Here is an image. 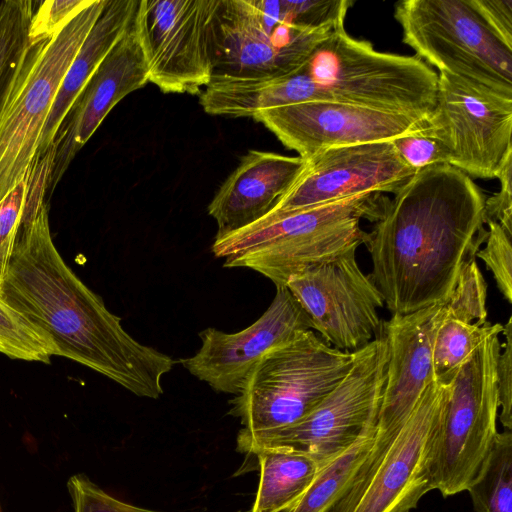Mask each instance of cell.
<instances>
[{
	"mask_svg": "<svg viewBox=\"0 0 512 512\" xmlns=\"http://www.w3.org/2000/svg\"><path fill=\"white\" fill-rule=\"evenodd\" d=\"M46 188L29 189L0 299L47 340L53 356L84 365L138 397L158 399L176 361L134 339L65 263L51 237Z\"/></svg>",
	"mask_w": 512,
	"mask_h": 512,
	"instance_id": "cell-1",
	"label": "cell"
},
{
	"mask_svg": "<svg viewBox=\"0 0 512 512\" xmlns=\"http://www.w3.org/2000/svg\"><path fill=\"white\" fill-rule=\"evenodd\" d=\"M485 195L450 164L417 171L386 199L366 233L369 275L392 314H408L451 294L462 265L487 238Z\"/></svg>",
	"mask_w": 512,
	"mask_h": 512,
	"instance_id": "cell-2",
	"label": "cell"
},
{
	"mask_svg": "<svg viewBox=\"0 0 512 512\" xmlns=\"http://www.w3.org/2000/svg\"><path fill=\"white\" fill-rule=\"evenodd\" d=\"M386 197L364 193L289 212H270L232 233L215 237L211 250L228 268L254 270L286 286L293 275L364 244L360 220L377 221Z\"/></svg>",
	"mask_w": 512,
	"mask_h": 512,
	"instance_id": "cell-3",
	"label": "cell"
},
{
	"mask_svg": "<svg viewBox=\"0 0 512 512\" xmlns=\"http://www.w3.org/2000/svg\"><path fill=\"white\" fill-rule=\"evenodd\" d=\"M296 77L300 103L331 102L426 121L438 74L417 56L380 52L336 27L311 52Z\"/></svg>",
	"mask_w": 512,
	"mask_h": 512,
	"instance_id": "cell-4",
	"label": "cell"
},
{
	"mask_svg": "<svg viewBox=\"0 0 512 512\" xmlns=\"http://www.w3.org/2000/svg\"><path fill=\"white\" fill-rule=\"evenodd\" d=\"M353 352L341 351L313 330L267 352L229 403L243 434L288 427L309 414L347 375Z\"/></svg>",
	"mask_w": 512,
	"mask_h": 512,
	"instance_id": "cell-5",
	"label": "cell"
},
{
	"mask_svg": "<svg viewBox=\"0 0 512 512\" xmlns=\"http://www.w3.org/2000/svg\"><path fill=\"white\" fill-rule=\"evenodd\" d=\"M450 392L451 383L430 382L391 441L383 447L372 446L330 512H409L416 508L434 490L433 448Z\"/></svg>",
	"mask_w": 512,
	"mask_h": 512,
	"instance_id": "cell-6",
	"label": "cell"
},
{
	"mask_svg": "<svg viewBox=\"0 0 512 512\" xmlns=\"http://www.w3.org/2000/svg\"><path fill=\"white\" fill-rule=\"evenodd\" d=\"M394 17L421 60L512 97V47L487 25L472 0H404Z\"/></svg>",
	"mask_w": 512,
	"mask_h": 512,
	"instance_id": "cell-7",
	"label": "cell"
},
{
	"mask_svg": "<svg viewBox=\"0 0 512 512\" xmlns=\"http://www.w3.org/2000/svg\"><path fill=\"white\" fill-rule=\"evenodd\" d=\"M353 354L347 375L309 414L278 430L239 432L237 450L249 455L262 448H289L311 455L323 467L375 428L386 379V340L382 335Z\"/></svg>",
	"mask_w": 512,
	"mask_h": 512,
	"instance_id": "cell-8",
	"label": "cell"
},
{
	"mask_svg": "<svg viewBox=\"0 0 512 512\" xmlns=\"http://www.w3.org/2000/svg\"><path fill=\"white\" fill-rule=\"evenodd\" d=\"M91 0L52 38L30 44L24 69L0 118V201L26 176L61 82L101 14Z\"/></svg>",
	"mask_w": 512,
	"mask_h": 512,
	"instance_id": "cell-9",
	"label": "cell"
},
{
	"mask_svg": "<svg viewBox=\"0 0 512 512\" xmlns=\"http://www.w3.org/2000/svg\"><path fill=\"white\" fill-rule=\"evenodd\" d=\"M500 353L499 334L488 337L451 382L432 456L433 487L443 497L467 490L498 433Z\"/></svg>",
	"mask_w": 512,
	"mask_h": 512,
	"instance_id": "cell-10",
	"label": "cell"
},
{
	"mask_svg": "<svg viewBox=\"0 0 512 512\" xmlns=\"http://www.w3.org/2000/svg\"><path fill=\"white\" fill-rule=\"evenodd\" d=\"M424 129L441 143L448 164L470 177L496 178L512 153V97L440 72Z\"/></svg>",
	"mask_w": 512,
	"mask_h": 512,
	"instance_id": "cell-11",
	"label": "cell"
},
{
	"mask_svg": "<svg viewBox=\"0 0 512 512\" xmlns=\"http://www.w3.org/2000/svg\"><path fill=\"white\" fill-rule=\"evenodd\" d=\"M219 0H141L134 28L149 82L164 93H200L212 77Z\"/></svg>",
	"mask_w": 512,
	"mask_h": 512,
	"instance_id": "cell-12",
	"label": "cell"
},
{
	"mask_svg": "<svg viewBox=\"0 0 512 512\" xmlns=\"http://www.w3.org/2000/svg\"><path fill=\"white\" fill-rule=\"evenodd\" d=\"M356 249L293 275L286 287L312 321L313 330L341 351L369 344L380 327L384 300L356 261Z\"/></svg>",
	"mask_w": 512,
	"mask_h": 512,
	"instance_id": "cell-13",
	"label": "cell"
},
{
	"mask_svg": "<svg viewBox=\"0 0 512 512\" xmlns=\"http://www.w3.org/2000/svg\"><path fill=\"white\" fill-rule=\"evenodd\" d=\"M307 330H313L311 319L289 289L280 286L254 323L235 333L212 327L201 331L199 350L179 362L214 391L237 395L249 371L267 352Z\"/></svg>",
	"mask_w": 512,
	"mask_h": 512,
	"instance_id": "cell-14",
	"label": "cell"
},
{
	"mask_svg": "<svg viewBox=\"0 0 512 512\" xmlns=\"http://www.w3.org/2000/svg\"><path fill=\"white\" fill-rule=\"evenodd\" d=\"M252 118L303 159L328 148L392 141L424 128L426 123L407 115L331 102L278 106Z\"/></svg>",
	"mask_w": 512,
	"mask_h": 512,
	"instance_id": "cell-15",
	"label": "cell"
},
{
	"mask_svg": "<svg viewBox=\"0 0 512 512\" xmlns=\"http://www.w3.org/2000/svg\"><path fill=\"white\" fill-rule=\"evenodd\" d=\"M305 161L300 176L271 212L299 210L364 193L395 194L416 173L391 141L328 148Z\"/></svg>",
	"mask_w": 512,
	"mask_h": 512,
	"instance_id": "cell-16",
	"label": "cell"
},
{
	"mask_svg": "<svg viewBox=\"0 0 512 512\" xmlns=\"http://www.w3.org/2000/svg\"><path fill=\"white\" fill-rule=\"evenodd\" d=\"M445 319L443 302L404 315L392 314L384 323L386 379L374 446L382 447L391 441L434 380L433 345Z\"/></svg>",
	"mask_w": 512,
	"mask_h": 512,
	"instance_id": "cell-17",
	"label": "cell"
},
{
	"mask_svg": "<svg viewBox=\"0 0 512 512\" xmlns=\"http://www.w3.org/2000/svg\"><path fill=\"white\" fill-rule=\"evenodd\" d=\"M148 82V67L132 21L89 78L59 127L51 147L47 194L53 192L76 154L113 107Z\"/></svg>",
	"mask_w": 512,
	"mask_h": 512,
	"instance_id": "cell-18",
	"label": "cell"
},
{
	"mask_svg": "<svg viewBox=\"0 0 512 512\" xmlns=\"http://www.w3.org/2000/svg\"><path fill=\"white\" fill-rule=\"evenodd\" d=\"M300 156L249 150L208 205L220 237L244 228L271 212L305 166Z\"/></svg>",
	"mask_w": 512,
	"mask_h": 512,
	"instance_id": "cell-19",
	"label": "cell"
},
{
	"mask_svg": "<svg viewBox=\"0 0 512 512\" xmlns=\"http://www.w3.org/2000/svg\"><path fill=\"white\" fill-rule=\"evenodd\" d=\"M137 0H106L61 82L43 127L35 159L45 157L60 125L83 87L134 19ZM34 159V160H35Z\"/></svg>",
	"mask_w": 512,
	"mask_h": 512,
	"instance_id": "cell-20",
	"label": "cell"
},
{
	"mask_svg": "<svg viewBox=\"0 0 512 512\" xmlns=\"http://www.w3.org/2000/svg\"><path fill=\"white\" fill-rule=\"evenodd\" d=\"M259 483L250 512H291L322 468L311 455L289 448H262Z\"/></svg>",
	"mask_w": 512,
	"mask_h": 512,
	"instance_id": "cell-21",
	"label": "cell"
},
{
	"mask_svg": "<svg viewBox=\"0 0 512 512\" xmlns=\"http://www.w3.org/2000/svg\"><path fill=\"white\" fill-rule=\"evenodd\" d=\"M376 427L323 466L291 512H330L352 483L375 439Z\"/></svg>",
	"mask_w": 512,
	"mask_h": 512,
	"instance_id": "cell-22",
	"label": "cell"
},
{
	"mask_svg": "<svg viewBox=\"0 0 512 512\" xmlns=\"http://www.w3.org/2000/svg\"><path fill=\"white\" fill-rule=\"evenodd\" d=\"M35 5L32 0L0 2V118L25 66Z\"/></svg>",
	"mask_w": 512,
	"mask_h": 512,
	"instance_id": "cell-23",
	"label": "cell"
},
{
	"mask_svg": "<svg viewBox=\"0 0 512 512\" xmlns=\"http://www.w3.org/2000/svg\"><path fill=\"white\" fill-rule=\"evenodd\" d=\"M475 512H512V432H498L467 488Z\"/></svg>",
	"mask_w": 512,
	"mask_h": 512,
	"instance_id": "cell-24",
	"label": "cell"
},
{
	"mask_svg": "<svg viewBox=\"0 0 512 512\" xmlns=\"http://www.w3.org/2000/svg\"><path fill=\"white\" fill-rule=\"evenodd\" d=\"M502 331L503 325L500 323L467 324L446 318L436 333L433 345L434 380L451 383L458 369L478 346L488 337Z\"/></svg>",
	"mask_w": 512,
	"mask_h": 512,
	"instance_id": "cell-25",
	"label": "cell"
},
{
	"mask_svg": "<svg viewBox=\"0 0 512 512\" xmlns=\"http://www.w3.org/2000/svg\"><path fill=\"white\" fill-rule=\"evenodd\" d=\"M0 352L13 359L49 363L52 348L18 311L0 299Z\"/></svg>",
	"mask_w": 512,
	"mask_h": 512,
	"instance_id": "cell-26",
	"label": "cell"
},
{
	"mask_svg": "<svg viewBox=\"0 0 512 512\" xmlns=\"http://www.w3.org/2000/svg\"><path fill=\"white\" fill-rule=\"evenodd\" d=\"M487 284L475 261L470 257L462 265L454 288L444 302L446 318L467 324L486 322Z\"/></svg>",
	"mask_w": 512,
	"mask_h": 512,
	"instance_id": "cell-27",
	"label": "cell"
},
{
	"mask_svg": "<svg viewBox=\"0 0 512 512\" xmlns=\"http://www.w3.org/2000/svg\"><path fill=\"white\" fill-rule=\"evenodd\" d=\"M30 173L0 201V286L7 272L22 223L30 188Z\"/></svg>",
	"mask_w": 512,
	"mask_h": 512,
	"instance_id": "cell-28",
	"label": "cell"
},
{
	"mask_svg": "<svg viewBox=\"0 0 512 512\" xmlns=\"http://www.w3.org/2000/svg\"><path fill=\"white\" fill-rule=\"evenodd\" d=\"M486 246L476 256L483 260L496 281L503 297L512 302V246L511 237L494 221H488Z\"/></svg>",
	"mask_w": 512,
	"mask_h": 512,
	"instance_id": "cell-29",
	"label": "cell"
},
{
	"mask_svg": "<svg viewBox=\"0 0 512 512\" xmlns=\"http://www.w3.org/2000/svg\"><path fill=\"white\" fill-rule=\"evenodd\" d=\"M67 489L74 512H162L123 502L81 473L68 479Z\"/></svg>",
	"mask_w": 512,
	"mask_h": 512,
	"instance_id": "cell-30",
	"label": "cell"
},
{
	"mask_svg": "<svg viewBox=\"0 0 512 512\" xmlns=\"http://www.w3.org/2000/svg\"><path fill=\"white\" fill-rule=\"evenodd\" d=\"M91 0H47L36 8L30 23V44L52 38L74 15Z\"/></svg>",
	"mask_w": 512,
	"mask_h": 512,
	"instance_id": "cell-31",
	"label": "cell"
},
{
	"mask_svg": "<svg viewBox=\"0 0 512 512\" xmlns=\"http://www.w3.org/2000/svg\"><path fill=\"white\" fill-rule=\"evenodd\" d=\"M391 142L400 158L416 172L429 166L448 164L445 149L424 128L397 137Z\"/></svg>",
	"mask_w": 512,
	"mask_h": 512,
	"instance_id": "cell-32",
	"label": "cell"
},
{
	"mask_svg": "<svg viewBox=\"0 0 512 512\" xmlns=\"http://www.w3.org/2000/svg\"><path fill=\"white\" fill-rule=\"evenodd\" d=\"M496 178L501 183L500 190L485 200V224L497 222L512 236V153L503 161Z\"/></svg>",
	"mask_w": 512,
	"mask_h": 512,
	"instance_id": "cell-33",
	"label": "cell"
},
{
	"mask_svg": "<svg viewBox=\"0 0 512 512\" xmlns=\"http://www.w3.org/2000/svg\"><path fill=\"white\" fill-rule=\"evenodd\" d=\"M503 334L506 341L504 351L500 353L497 364L498 373V396L500 414L498 415L501 424L506 430L512 429V318L509 317L503 326Z\"/></svg>",
	"mask_w": 512,
	"mask_h": 512,
	"instance_id": "cell-34",
	"label": "cell"
},
{
	"mask_svg": "<svg viewBox=\"0 0 512 512\" xmlns=\"http://www.w3.org/2000/svg\"><path fill=\"white\" fill-rule=\"evenodd\" d=\"M487 25L512 47V0H472Z\"/></svg>",
	"mask_w": 512,
	"mask_h": 512,
	"instance_id": "cell-35",
	"label": "cell"
},
{
	"mask_svg": "<svg viewBox=\"0 0 512 512\" xmlns=\"http://www.w3.org/2000/svg\"><path fill=\"white\" fill-rule=\"evenodd\" d=\"M1 512V511H0Z\"/></svg>",
	"mask_w": 512,
	"mask_h": 512,
	"instance_id": "cell-36",
	"label": "cell"
}]
</instances>
